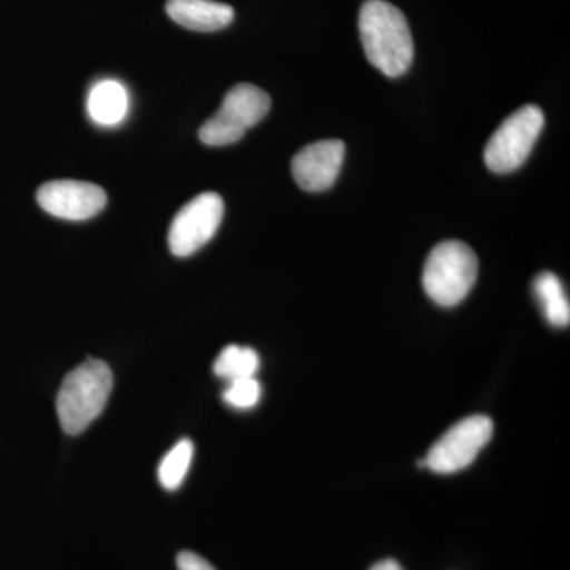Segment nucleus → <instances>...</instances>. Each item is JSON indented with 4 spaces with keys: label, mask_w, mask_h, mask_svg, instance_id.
<instances>
[{
    "label": "nucleus",
    "mask_w": 570,
    "mask_h": 570,
    "mask_svg": "<svg viewBox=\"0 0 570 570\" xmlns=\"http://www.w3.org/2000/svg\"><path fill=\"white\" fill-rule=\"evenodd\" d=\"M358 29L371 66L390 78L411 69L414 40L403 11L385 0H366L360 10Z\"/></svg>",
    "instance_id": "1"
},
{
    "label": "nucleus",
    "mask_w": 570,
    "mask_h": 570,
    "mask_svg": "<svg viewBox=\"0 0 570 570\" xmlns=\"http://www.w3.org/2000/svg\"><path fill=\"white\" fill-rule=\"evenodd\" d=\"M112 390L110 366L102 360H88L63 379L56 411L62 430L70 436H77L94 420L102 414Z\"/></svg>",
    "instance_id": "2"
},
{
    "label": "nucleus",
    "mask_w": 570,
    "mask_h": 570,
    "mask_svg": "<svg viewBox=\"0 0 570 570\" xmlns=\"http://www.w3.org/2000/svg\"><path fill=\"white\" fill-rule=\"evenodd\" d=\"M478 255L464 243L450 239L431 250L423 268V288L439 306L460 305L478 281Z\"/></svg>",
    "instance_id": "3"
},
{
    "label": "nucleus",
    "mask_w": 570,
    "mask_h": 570,
    "mask_svg": "<svg viewBox=\"0 0 570 570\" xmlns=\"http://www.w3.org/2000/svg\"><path fill=\"white\" fill-rule=\"evenodd\" d=\"M272 99L254 85H236L224 97L223 107L198 130L206 146H228L242 140L246 130L268 115Z\"/></svg>",
    "instance_id": "4"
},
{
    "label": "nucleus",
    "mask_w": 570,
    "mask_h": 570,
    "mask_svg": "<svg viewBox=\"0 0 570 570\" xmlns=\"http://www.w3.org/2000/svg\"><path fill=\"white\" fill-rule=\"evenodd\" d=\"M546 116L535 105H527L509 116L485 148V164L493 174L515 171L528 157L542 134Z\"/></svg>",
    "instance_id": "5"
},
{
    "label": "nucleus",
    "mask_w": 570,
    "mask_h": 570,
    "mask_svg": "<svg viewBox=\"0 0 570 570\" xmlns=\"http://www.w3.org/2000/svg\"><path fill=\"white\" fill-rule=\"evenodd\" d=\"M493 436V422L487 415H471L450 428L428 452L425 464L436 474H453L474 463L480 450Z\"/></svg>",
    "instance_id": "6"
},
{
    "label": "nucleus",
    "mask_w": 570,
    "mask_h": 570,
    "mask_svg": "<svg viewBox=\"0 0 570 570\" xmlns=\"http://www.w3.org/2000/svg\"><path fill=\"white\" fill-rule=\"evenodd\" d=\"M224 212L223 197L216 193L200 194L184 205L168 232L171 254L189 257L212 242L223 223Z\"/></svg>",
    "instance_id": "7"
},
{
    "label": "nucleus",
    "mask_w": 570,
    "mask_h": 570,
    "mask_svg": "<svg viewBox=\"0 0 570 570\" xmlns=\"http://www.w3.org/2000/svg\"><path fill=\"white\" fill-rule=\"evenodd\" d=\"M107 194L97 184L85 181H51L37 190L40 208L66 220H88L107 206Z\"/></svg>",
    "instance_id": "8"
},
{
    "label": "nucleus",
    "mask_w": 570,
    "mask_h": 570,
    "mask_svg": "<svg viewBox=\"0 0 570 570\" xmlns=\"http://www.w3.org/2000/svg\"><path fill=\"white\" fill-rule=\"evenodd\" d=\"M346 157V145L341 140H322L296 153L292 175L307 193H324L336 183Z\"/></svg>",
    "instance_id": "9"
},
{
    "label": "nucleus",
    "mask_w": 570,
    "mask_h": 570,
    "mask_svg": "<svg viewBox=\"0 0 570 570\" xmlns=\"http://www.w3.org/2000/svg\"><path fill=\"white\" fill-rule=\"evenodd\" d=\"M168 17L195 32L223 31L235 20V10L214 0H168L165 6Z\"/></svg>",
    "instance_id": "10"
},
{
    "label": "nucleus",
    "mask_w": 570,
    "mask_h": 570,
    "mask_svg": "<svg viewBox=\"0 0 570 570\" xmlns=\"http://www.w3.org/2000/svg\"><path fill=\"white\" fill-rule=\"evenodd\" d=\"M129 108L126 89L118 81L107 80L94 86L89 94L88 110L94 122L116 126L122 121Z\"/></svg>",
    "instance_id": "11"
},
{
    "label": "nucleus",
    "mask_w": 570,
    "mask_h": 570,
    "mask_svg": "<svg viewBox=\"0 0 570 570\" xmlns=\"http://www.w3.org/2000/svg\"><path fill=\"white\" fill-rule=\"evenodd\" d=\"M534 295L550 325L562 328L570 324L569 299L560 277L553 273H542L535 277Z\"/></svg>",
    "instance_id": "12"
},
{
    "label": "nucleus",
    "mask_w": 570,
    "mask_h": 570,
    "mask_svg": "<svg viewBox=\"0 0 570 570\" xmlns=\"http://www.w3.org/2000/svg\"><path fill=\"white\" fill-rule=\"evenodd\" d=\"M261 367V356L250 347L227 346L214 362V374L224 381L255 377Z\"/></svg>",
    "instance_id": "13"
},
{
    "label": "nucleus",
    "mask_w": 570,
    "mask_h": 570,
    "mask_svg": "<svg viewBox=\"0 0 570 570\" xmlns=\"http://www.w3.org/2000/svg\"><path fill=\"white\" fill-rule=\"evenodd\" d=\"M194 459V444L189 439H183L175 445L159 464V482L165 490L175 491L181 487L190 463Z\"/></svg>",
    "instance_id": "14"
},
{
    "label": "nucleus",
    "mask_w": 570,
    "mask_h": 570,
    "mask_svg": "<svg viewBox=\"0 0 570 570\" xmlns=\"http://www.w3.org/2000/svg\"><path fill=\"white\" fill-rule=\"evenodd\" d=\"M224 401L228 406L235 409H253L257 406L262 397L261 382L255 377L236 379L228 382L227 389L224 390Z\"/></svg>",
    "instance_id": "15"
},
{
    "label": "nucleus",
    "mask_w": 570,
    "mask_h": 570,
    "mask_svg": "<svg viewBox=\"0 0 570 570\" xmlns=\"http://www.w3.org/2000/svg\"><path fill=\"white\" fill-rule=\"evenodd\" d=\"M176 566L178 570H216L205 558L194 551H181L176 558Z\"/></svg>",
    "instance_id": "16"
},
{
    "label": "nucleus",
    "mask_w": 570,
    "mask_h": 570,
    "mask_svg": "<svg viewBox=\"0 0 570 570\" xmlns=\"http://www.w3.org/2000/svg\"><path fill=\"white\" fill-rule=\"evenodd\" d=\"M370 570H404L395 560H384L374 564Z\"/></svg>",
    "instance_id": "17"
}]
</instances>
